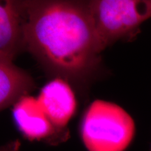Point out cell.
<instances>
[{"mask_svg": "<svg viewBox=\"0 0 151 151\" xmlns=\"http://www.w3.org/2000/svg\"><path fill=\"white\" fill-rule=\"evenodd\" d=\"M101 52L118 41H131L151 18V0L88 1Z\"/></svg>", "mask_w": 151, "mask_h": 151, "instance_id": "obj_3", "label": "cell"}, {"mask_svg": "<svg viewBox=\"0 0 151 151\" xmlns=\"http://www.w3.org/2000/svg\"><path fill=\"white\" fill-rule=\"evenodd\" d=\"M0 58L13 60L24 50V24L19 1H0Z\"/></svg>", "mask_w": 151, "mask_h": 151, "instance_id": "obj_6", "label": "cell"}, {"mask_svg": "<svg viewBox=\"0 0 151 151\" xmlns=\"http://www.w3.org/2000/svg\"><path fill=\"white\" fill-rule=\"evenodd\" d=\"M36 87L27 71L14 65L13 60L0 58V109L5 110Z\"/></svg>", "mask_w": 151, "mask_h": 151, "instance_id": "obj_7", "label": "cell"}, {"mask_svg": "<svg viewBox=\"0 0 151 151\" xmlns=\"http://www.w3.org/2000/svg\"><path fill=\"white\" fill-rule=\"evenodd\" d=\"M150 151H151V145H150Z\"/></svg>", "mask_w": 151, "mask_h": 151, "instance_id": "obj_9", "label": "cell"}, {"mask_svg": "<svg viewBox=\"0 0 151 151\" xmlns=\"http://www.w3.org/2000/svg\"><path fill=\"white\" fill-rule=\"evenodd\" d=\"M20 147V142L19 140L11 141L1 148L0 151H18Z\"/></svg>", "mask_w": 151, "mask_h": 151, "instance_id": "obj_8", "label": "cell"}, {"mask_svg": "<svg viewBox=\"0 0 151 151\" xmlns=\"http://www.w3.org/2000/svg\"><path fill=\"white\" fill-rule=\"evenodd\" d=\"M12 116L15 125L29 141L65 140L67 134L58 131L50 121L37 98L26 95L14 105Z\"/></svg>", "mask_w": 151, "mask_h": 151, "instance_id": "obj_4", "label": "cell"}, {"mask_svg": "<svg viewBox=\"0 0 151 151\" xmlns=\"http://www.w3.org/2000/svg\"><path fill=\"white\" fill-rule=\"evenodd\" d=\"M133 118L116 104L97 99L90 104L81 122V137L88 151H124L133 141Z\"/></svg>", "mask_w": 151, "mask_h": 151, "instance_id": "obj_2", "label": "cell"}, {"mask_svg": "<svg viewBox=\"0 0 151 151\" xmlns=\"http://www.w3.org/2000/svg\"><path fill=\"white\" fill-rule=\"evenodd\" d=\"M24 50L49 72L80 79L97 65L101 50L88 1H19Z\"/></svg>", "mask_w": 151, "mask_h": 151, "instance_id": "obj_1", "label": "cell"}, {"mask_svg": "<svg viewBox=\"0 0 151 151\" xmlns=\"http://www.w3.org/2000/svg\"><path fill=\"white\" fill-rule=\"evenodd\" d=\"M43 111L58 131H65L67 124L76 111L74 92L69 83L60 77L49 81L37 97Z\"/></svg>", "mask_w": 151, "mask_h": 151, "instance_id": "obj_5", "label": "cell"}]
</instances>
